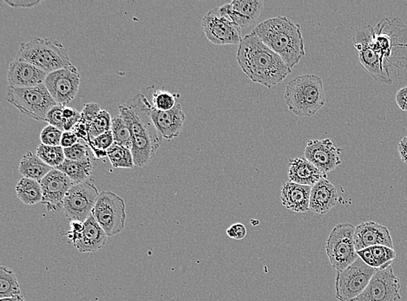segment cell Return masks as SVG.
<instances>
[{
	"label": "cell",
	"instance_id": "1",
	"mask_svg": "<svg viewBox=\"0 0 407 301\" xmlns=\"http://www.w3.org/2000/svg\"><path fill=\"white\" fill-rule=\"evenodd\" d=\"M119 110L132 137L134 164L144 167L153 160L163 140L153 121V106L146 96L139 93L120 105Z\"/></svg>",
	"mask_w": 407,
	"mask_h": 301
},
{
	"label": "cell",
	"instance_id": "2",
	"mask_svg": "<svg viewBox=\"0 0 407 301\" xmlns=\"http://www.w3.org/2000/svg\"><path fill=\"white\" fill-rule=\"evenodd\" d=\"M236 60L241 71L252 82L268 89L280 84L292 72L282 58L269 49L254 32L241 40Z\"/></svg>",
	"mask_w": 407,
	"mask_h": 301
},
{
	"label": "cell",
	"instance_id": "3",
	"mask_svg": "<svg viewBox=\"0 0 407 301\" xmlns=\"http://www.w3.org/2000/svg\"><path fill=\"white\" fill-rule=\"evenodd\" d=\"M262 42L279 55L291 70L306 56L301 26L287 17L262 22L252 31Z\"/></svg>",
	"mask_w": 407,
	"mask_h": 301
},
{
	"label": "cell",
	"instance_id": "4",
	"mask_svg": "<svg viewBox=\"0 0 407 301\" xmlns=\"http://www.w3.org/2000/svg\"><path fill=\"white\" fill-rule=\"evenodd\" d=\"M286 105L294 115L315 116L326 105L322 78L316 75L298 76L288 82L284 94Z\"/></svg>",
	"mask_w": 407,
	"mask_h": 301
},
{
	"label": "cell",
	"instance_id": "5",
	"mask_svg": "<svg viewBox=\"0 0 407 301\" xmlns=\"http://www.w3.org/2000/svg\"><path fill=\"white\" fill-rule=\"evenodd\" d=\"M16 60L27 62L47 74L72 65L67 48L53 37H37L22 43Z\"/></svg>",
	"mask_w": 407,
	"mask_h": 301
},
{
	"label": "cell",
	"instance_id": "6",
	"mask_svg": "<svg viewBox=\"0 0 407 301\" xmlns=\"http://www.w3.org/2000/svg\"><path fill=\"white\" fill-rule=\"evenodd\" d=\"M6 100L20 112L39 122H46L48 112L58 105L44 85L31 88L8 86Z\"/></svg>",
	"mask_w": 407,
	"mask_h": 301
},
{
	"label": "cell",
	"instance_id": "7",
	"mask_svg": "<svg viewBox=\"0 0 407 301\" xmlns=\"http://www.w3.org/2000/svg\"><path fill=\"white\" fill-rule=\"evenodd\" d=\"M355 228L349 223L338 224L327 239V255L337 272L346 269L358 258L354 244Z\"/></svg>",
	"mask_w": 407,
	"mask_h": 301
},
{
	"label": "cell",
	"instance_id": "8",
	"mask_svg": "<svg viewBox=\"0 0 407 301\" xmlns=\"http://www.w3.org/2000/svg\"><path fill=\"white\" fill-rule=\"evenodd\" d=\"M377 270L365 264L358 257L346 269L337 272L336 299L339 301H353L367 289Z\"/></svg>",
	"mask_w": 407,
	"mask_h": 301
},
{
	"label": "cell",
	"instance_id": "9",
	"mask_svg": "<svg viewBox=\"0 0 407 301\" xmlns=\"http://www.w3.org/2000/svg\"><path fill=\"white\" fill-rule=\"evenodd\" d=\"M92 214L110 237L119 234L125 226V203L112 191L100 193Z\"/></svg>",
	"mask_w": 407,
	"mask_h": 301
},
{
	"label": "cell",
	"instance_id": "10",
	"mask_svg": "<svg viewBox=\"0 0 407 301\" xmlns=\"http://www.w3.org/2000/svg\"><path fill=\"white\" fill-rule=\"evenodd\" d=\"M99 196L100 193L92 179L72 186L64 200L65 216L71 221L85 223L91 216Z\"/></svg>",
	"mask_w": 407,
	"mask_h": 301
},
{
	"label": "cell",
	"instance_id": "11",
	"mask_svg": "<svg viewBox=\"0 0 407 301\" xmlns=\"http://www.w3.org/2000/svg\"><path fill=\"white\" fill-rule=\"evenodd\" d=\"M202 27L207 39L216 46L239 44L241 29L234 24L220 8L210 10L203 17Z\"/></svg>",
	"mask_w": 407,
	"mask_h": 301
},
{
	"label": "cell",
	"instance_id": "12",
	"mask_svg": "<svg viewBox=\"0 0 407 301\" xmlns=\"http://www.w3.org/2000/svg\"><path fill=\"white\" fill-rule=\"evenodd\" d=\"M400 282L391 266L378 269L364 292L353 301H399Z\"/></svg>",
	"mask_w": 407,
	"mask_h": 301
},
{
	"label": "cell",
	"instance_id": "13",
	"mask_svg": "<svg viewBox=\"0 0 407 301\" xmlns=\"http://www.w3.org/2000/svg\"><path fill=\"white\" fill-rule=\"evenodd\" d=\"M44 85L58 105L67 106L77 96L80 74L74 65L48 74Z\"/></svg>",
	"mask_w": 407,
	"mask_h": 301
},
{
	"label": "cell",
	"instance_id": "14",
	"mask_svg": "<svg viewBox=\"0 0 407 301\" xmlns=\"http://www.w3.org/2000/svg\"><path fill=\"white\" fill-rule=\"evenodd\" d=\"M369 29L370 26L360 27L354 36V44L358 51V60L369 74L379 83L391 85L392 81L390 72L384 63L369 44Z\"/></svg>",
	"mask_w": 407,
	"mask_h": 301
},
{
	"label": "cell",
	"instance_id": "15",
	"mask_svg": "<svg viewBox=\"0 0 407 301\" xmlns=\"http://www.w3.org/2000/svg\"><path fill=\"white\" fill-rule=\"evenodd\" d=\"M43 191L42 203L48 211L63 210L65 196L75 183L64 173L53 169L40 182Z\"/></svg>",
	"mask_w": 407,
	"mask_h": 301
},
{
	"label": "cell",
	"instance_id": "16",
	"mask_svg": "<svg viewBox=\"0 0 407 301\" xmlns=\"http://www.w3.org/2000/svg\"><path fill=\"white\" fill-rule=\"evenodd\" d=\"M304 155L306 160L327 175L341 164V150L329 138L308 141Z\"/></svg>",
	"mask_w": 407,
	"mask_h": 301
},
{
	"label": "cell",
	"instance_id": "17",
	"mask_svg": "<svg viewBox=\"0 0 407 301\" xmlns=\"http://www.w3.org/2000/svg\"><path fill=\"white\" fill-rule=\"evenodd\" d=\"M220 10L241 30L254 25L264 8L263 0H233Z\"/></svg>",
	"mask_w": 407,
	"mask_h": 301
},
{
	"label": "cell",
	"instance_id": "18",
	"mask_svg": "<svg viewBox=\"0 0 407 301\" xmlns=\"http://www.w3.org/2000/svg\"><path fill=\"white\" fill-rule=\"evenodd\" d=\"M354 244L357 252L374 246L395 248L388 228L375 221L362 223L355 228Z\"/></svg>",
	"mask_w": 407,
	"mask_h": 301
},
{
	"label": "cell",
	"instance_id": "19",
	"mask_svg": "<svg viewBox=\"0 0 407 301\" xmlns=\"http://www.w3.org/2000/svg\"><path fill=\"white\" fill-rule=\"evenodd\" d=\"M47 75L46 72L27 62L15 60L9 65L8 80L10 87H36L44 85Z\"/></svg>",
	"mask_w": 407,
	"mask_h": 301
},
{
	"label": "cell",
	"instance_id": "20",
	"mask_svg": "<svg viewBox=\"0 0 407 301\" xmlns=\"http://www.w3.org/2000/svg\"><path fill=\"white\" fill-rule=\"evenodd\" d=\"M153 121L158 133L163 139L171 141L180 135L186 119L180 103H177L173 109L168 112H161L153 107Z\"/></svg>",
	"mask_w": 407,
	"mask_h": 301
},
{
	"label": "cell",
	"instance_id": "21",
	"mask_svg": "<svg viewBox=\"0 0 407 301\" xmlns=\"http://www.w3.org/2000/svg\"><path fill=\"white\" fill-rule=\"evenodd\" d=\"M107 237L105 230L91 214L84 223V227L77 234L72 244L80 252H95L106 245Z\"/></svg>",
	"mask_w": 407,
	"mask_h": 301
},
{
	"label": "cell",
	"instance_id": "22",
	"mask_svg": "<svg viewBox=\"0 0 407 301\" xmlns=\"http://www.w3.org/2000/svg\"><path fill=\"white\" fill-rule=\"evenodd\" d=\"M339 196L336 186L327 178L320 180L312 187L309 209L313 213L324 216L336 205Z\"/></svg>",
	"mask_w": 407,
	"mask_h": 301
},
{
	"label": "cell",
	"instance_id": "23",
	"mask_svg": "<svg viewBox=\"0 0 407 301\" xmlns=\"http://www.w3.org/2000/svg\"><path fill=\"white\" fill-rule=\"evenodd\" d=\"M312 187L300 185L291 181L284 183L281 191L282 204L288 210L295 213L309 211L310 194Z\"/></svg>",
	"mask_w": 407,
	"mask_h": 301
},
{
	"label": "cell",
	"instance_id": "24",
	"mask_svg": "<svg viewBox=\"0 0 407 301\" xmlns=\"http://www.w3.org/2000/svg\"><path fill=\"white\" fill-rule=\"evenodd\" d=\"M327 175L306 158L289 160L288 178L292 182L313 187L320 180L326 179Z\"/></svg>",
	"mask_w": 407,
	"mask_h": 301
},
{
	"label": "cell",
	"instance_id": "25",
	"mask_svg": "<svg viewBox=\"0 0 407 301\" xmlns=\"http://www.w3.org/2000/svg\"><path fill=\"white\" fill-rule=\"evenodd\" d=\"M358 257L365 264L376 269H386L391 266L397 254L395 248L386 246H374L357 252Z\"/></svg>",
	"mask_w": 407,
	"mask_h": 301
},
{
	"label": "cell",
	"instance_id": "26",
	"mask_svg": "<svg viewBox=\"0 0 407 301\" xmlns=\"http://www.w3.org/2000/svg\"><path fill=\"white\" fill-rule=\"evenodd\" d=\"M53 169L32 151L26 152L19 164L20 175H22L25 178L35 180L40 182Z\"/></svg>",
	"mask_w": 407,
	"mask_h": 301
},
{
	"label": "cell",
	"instance_id": "27",
	"mask_svg": "<svg viewBox=\"0 0 407 301\" xmlns=\"http://www.w3.org/2000/svg\"><path fill=\"white\" fill-rule=\"evenodd\" d=\"M93 168L94 167L92 158L84 161H71L65 159L64 164L56 169L64 173L75 184H78L91 179Z\"/></svg>",
	"mask_w": 407,
	"mask_h": 301
},
{
	"label": "cell",
	"instance_id": "28",
	"mask_svg": "<svg viewBox=\"0 0 407 301\" xmlns=\"http://www.w3.org/2000/svg\"><path fill=\"white\" fill-rule=\"evenodd\" d=\"M18 198L26 205L42 203L43 191L40 182L23 178L16 186Z\"/></svg>",
	"mask_w": 407,
	"mask_h": 301
},
{
	"label": "cell",
	"instance_id": "29",
	"mask_svg": "<svg viewBox=\"0 0 407 301\" xmlns=\"http://www.w3.org/2000/svg\"><path fill=\"white\" fill-rule=\"evenodd\" d=\"M18 279L13 270L2 266L0 268V299L21 295Z\"/></svg>",
	"mask_w": 407,
	"mask_h": 301
},
{
	"label": "cell",
	"instance_id": "30",
	"mask_svg": "<svg viewBox=\"0 0 407 301\" xmlns=\"http://www.w3.org/2000/svg\"><path fill=\"white\" fill-rule=\"evenodd\" d=\"M107 157H109L110 164L116 169H132L135 165L130 148L116 143L107 150Z\"/></svg>",
	"mask_w": 407,
	"mask_h": 301
},
{
	"label": "cell",
	"instance_id": "31",
	"mask_svg": "<svg viewBox=\"0 0 407 301\" xmlns=\"http://www.w3.org/2000/svg\"><path fill=\"white\" fill-rule=\"evenodd\" d=\"M36 154L53 169H58L65 161L64 148L61 146H48L41 144L37 148Z\"/></svg>",
	"mask_w": 407,
	"mask_h": 301
},
{
	"label": "cell",
	"instance_id": "32",
	"mask_svg": "<svg viewBox=\"0 0 407 301\" xmlns=\"http://www.w3.org/2000/svg\"><path fill=\"white\" fill-rule=\"evenodd\" d=\"M112 131L114 143L127 148H132V137H131L129 127L127 126L122 117L117 115L112 119Z\"/></svg>",
	"mask_w": 407,
	"mask_h": 301
},
{
	"label": "cell",
	"instance_id": "33",
	"mask_svg": "<svg viewBox=\"0 0 407 301\" xmlns=\"http://www.w3.org/2000/svg\"><path fill=\"white\" fill-rule=\"evenodd\" d=\"M114 144V137L112 131L110 130L108 132L101 135L98 137L89 141L87 144L91 148L93 157L96 160L107 157V150L112 146Z\"/></svg>",
	"mask_w": 407,
	"mask_h": 301
},
{
	"label": "cell",
	"instance_id": "34",
	"mask_svg": "<svg viewBox=\"0 0 407 301\" xmlns=\"http://www.w3.org/2000/svg\"><path fill=\"white\" fill-rule=\"evenodd\" d=\"M112 119L110 113L107 110H102L98 116L92 121L89 127V141L112 130Z\"/></svg>",
	"mask_w": 407,
	"mask_h": 301
},
{
	"label": "cell",
	"instance_id": "35",
	"mask_svg": "<svg viewBox=\"0 0 407 301\" xmlns=\"http://www.w3.org/2000/svg\"><path fill=\"white\" fill-rule=\"evenodd\" d=\"M64 150L65 159L71 161H84L93 157L92 151L88 144L78 143L73 146L64 148Z\"/></svg>",
	"mask_w": 407,
	"mask_h": 301
},
{
	"label": "cell",
	"instance_id": "36",
	"mask_svg": "<svg viewBox=\"0 0 407 301\" xmlns=\"http://www.w3.org/2000/svg\"><path fill=\"white\" fill-rule=\"evenodd\" d=\"M175 96L164 91H157L153 94V107L161 112H168L174 108Z\"/></svg>",
	"mask_w": 407,
	"mask_h": 301
},
{
	"label": "cell",
	"instance_id": "37",
	"mask_svg": "<svg viewBox=\"0 0 407 301\" xmlns=\"http://www.w3.org/2000/svg\"><path fill=\"white\" fill-rule=\"evenodd\" d=\"M64 131L53 126H47L41 131V143L48 146H60Z\"/></svg>",
	"mask_w": 407,
	"mask_h": 301
},
{
	"label": "cell",
	"instance_id": "38",
	"mask_svg": "<svg viewBox=\"0 0 407 301\" xmlns=\"http://www.w3.org/2000/svg\"><path fill=\"white\" fill-rule=\"evenodd\" d=\"M64 105H56L48 112L46 122L49 126H53L58 129L64 131Z\"/></svg>",
	"mask_w": 407,
	"mask_h": 301
},
{
	"label": "cell",
	"instance_id": "39",
	"mask_svg": "<svg viewBox=\"0 0 407 301\" xmlns=\"http://www.w3.org/2000/svg\"><path fill=\"white\" fill-rule=\"evenodd\" d=\"M101 107H100L98 103H86L81 112V117L82 119H84L86 122L92 124V121L98 116V114L101 112Z\"/></svg>",
	"mask_w": 407,
	"mask_h": 301
},
{
	"label": "cell",
	"instance_id": "40",
	"mask_svg": "<svg viewBox=\"0 0 407 301\" xmlns=\"http://www.w3.org/2000/svg\"><path fill=\"white\" fill-rule=\"evenodd\" d=\"M89 127H91V124L86 122L81 117V119L78 121V123L76 124L71 131L78 137L79 140H84L86 144H87L89 141Z\"/></svg>",
	"mask_w": 407,
	"mask_h": 301
},
{
	"label": "cell",
	"instance_id": "41",
	"mask_svg": "<svg viewBox=\"0 0 407 301\" xmlns=\"http://www.w3.org/2000/svg\"><path fill=\"white\" fill-rule=\"evenodd\" d=\"M227 237L234 240H243L247 235V228L241 223H236L227 230Z\"/></svg>",
	"mask_w": 407,
	"mask_h": 301
},
{
	"label": "cell",
	"instance_id": "42",
	"mask_svg": "<svg viewBox=\"0 0 407 301\" xmlns=\"http://www.w3.org/2000/svg\"><path fill=\"white\" fill-rule=\"evenodd\" d=\"M12 8H33L41 4L40 0H5Z\"/></svg>",
	"mask_w": 407,
	"mask_h": 301
},
{
	"label": "cell",
	"instance_id": "43",
	"mask_svg": "<svg viewBox=\"0 0 407 301\" xmlns=\"http://www.w3.org/2000/svg\"><path fill=\"white\" fill-rule=\"evenodd\" d=\"M79 139L72 131H64L61 139V147L64 148L73 146L76 144L79 143Z\"/></svg>",
	"mask_w": 407,
	"mask_h": 301
},
{
	"label": "cell",
	"instance_id": "44",
	"mask_svg": "<svg viewBox=\"0 0 407 301\" xmlns=\"http://www.w3.org/2000/svg\"><path fill=\"white\" fill-rule=\"evenodd\" d=\"M396 103L400 110L407 112V86L399 89L396 93Z\"/></svg>",
	"mask_w": 407,
	"mask_h": 301
},
{
	"label": "cell",
	"instance_id": "45",
	"mask_svg": "<svg viewBox=\"0 0 407 301\" xmlns=\"http://www.w3.org/2000/svg\"><path fill=\"white\" fill-rule=\"evenodd\" d=\"M398 151L400 159L404 164H407V137H403L398 144Z\"/></svg>",
	"mask_w": 407,
	"mask_h": 301
},
{
	"label": "cell",
	"instance_id": "46",
	"mask_svg": "<svg viewBox=\"0 0 407 301\" xmlns=\"http://www.w3.org/2000/svg\"><path fill=\"white\" fill-rule=\"evenodd\" d=\"M80 114L77 110L71 108V107L64 106V117L65 121L74 119V117L80 115Z\"/></svg>",
	"mask_w": 407,
	"mask_h": 301
},
{
	"label": "cell",
	"instance_id": "47",
	"mask_svg": "<svg viewBox=\"0 0 407 301\" xmlns=\"http://www.w3.org/2000/svg\"><path fill=\"white\" fill-rule=\"evenodd\" d=\"M0 301H26L25 297L21 295H18L12 298H5V299H0Z\"/></svg>",
	"mask_w": 407,
	"mask_h": 301
}]
</instances>
